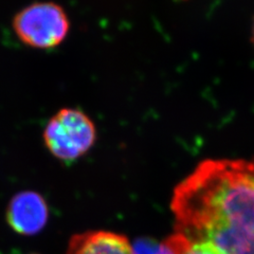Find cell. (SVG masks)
I'll return each mask as SVG.
<instances>
[{
    "instance_id": "cell-5",
    "label": "cell",
    "mask_w": 254,
    "mask_h": 254,
    "mask_svg": "<svg viewBox=\"0 0 254 254\" xmlns=\"http://www.w3.org/2000/svg\"><path fill=\"white\" fill-rule=\"evenodd\" d=\"M66 254H133L127 238L108 231H90L71 238Z\"/></svg>"
},
{
    "instance_id": "cell-2",
    "label": "cell",
    "mask_w": 254,
    "mask_h": 254,
    "mask_svg": "<svg viewBox=\"0 0 254 254\" xmlns=\"http://www.w3.org/2000/svg\"><path fill=\"white\" fill-rule=\"evenodd\" d=\"M98 132L92 119L83 110L65 107L47 122L43 132L44 144L61 161L71 162L93 147Z\"/></svg>"
},
{
    "instance_id": "cell-3",
    "label": "cell",
    "mask_w": 254,
    "mask_h": 254,
    "mask_svg": "<svg viewBox=\"0 0 254 254\" xmlns=\"http://www.w3.org/2000/svg\"><path fill=\"white\" fill-rule=\"evenodd\" d=\"M12 27L23 45L33 49L50 50L65 42L70 31V20L60 4L38 1L16 13Z\"/></svg>"
},
{
    "instance_id": "cell-1",
    "label": "cell",
    "mask_w": 254,
    "mask_h": 254,
    "mask_svg": "<svg viewBox=\"0 0 254 254\" xmlns=\"http://www.w3.org/2000/svg\"><path fill=\"white\" fill-rule=\"evenodd\" d=\"M177 232L224 226L254 236V159H206L174 190Z\"/></svg>"
},
{
    "instance_id": "cell-6",
    "label": "cell",
    "mask_w": 254,
    "mask_h": 254,
    "mask_svg": "<svg viewBox=\"0 0 254 254\" xmlns=\"http://www.w3.org/2000/svg\"><path fill=\"white\" fill-rule=\"evenodd\" d=\"M184 235L175 233L162 243L152 238H139L131 245L133 254H180Z\"/></svg>"
},
{
    "instance_id": "cell-7",
    "label": "cell",
    "mask_w": 254,
    "mask_h": 254,
    "mask_svg": "<svg viewBox=\"0 0 254 254\" xmlns=\"http://www.w3.org/2000/svg\"><path fill=\"white\" fill-rule=\"evenodd\" d=\"M180 254H222V253L215 247V246L212 245L209 242L190 241L184 235V243H182Z\"/></svg>"
},
{
    "instance_id": "cell-4",
    "label": "cell",
    "mask_w": 254,
    "mask_h": 254,
    "mask_svg": "<svg viewBox=\"0 0 254 254\" xmlns=\"http://www.w3.org/2000/svg\"><path fill=\"white\" fill-rule=\"evenodd\" d=\"M49 210L38 193L26 190L16 194L9 203L6 218L10 227L21 235L31 236L46 226Z\"/></svg>"
},
{
    "instance_id": "cell-8",
    "label": "cell",
    "mask_w": 254,
    "mask_h": 254,
    "mask_svg": "<svg viewBox=\"0 0 254 254\" xmlns=\"http://www.w3.org/2000/svg\"><path fill=\"white\" fill-rule=\"evenodd\" d=\"M251 43L254 46V19H253V23H252V27H251Z\"/></svg>"
}]
</instances>
